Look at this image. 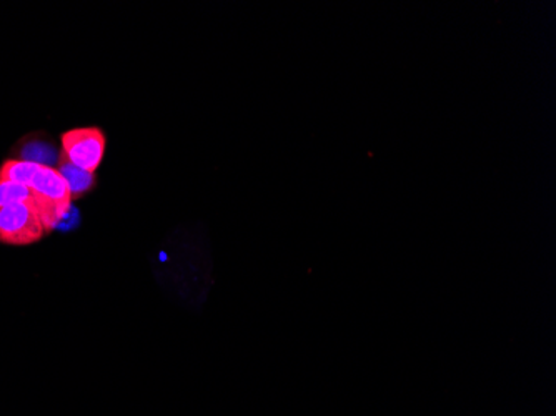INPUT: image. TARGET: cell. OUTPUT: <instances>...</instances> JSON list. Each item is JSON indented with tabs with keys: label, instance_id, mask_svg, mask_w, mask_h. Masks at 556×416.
<instances>
[{
	"label": "cell",
	"instance_id": "5b68a950",
	"mask_svg": "<svg viewBox=\"0 0 556 416\" xmlns=\"http://www.w3.org/2000/svg\"><path fill=\"white\" fill-rule=\"evenodd\" d=\"M39 168L40 164H36V162L9 159L0 165V181H12L18 186L29 187Z\"/></svg>",
	"mask_w": 556,
	"mask_h": 416
},
{
	"label": "cell",
	"instance_id": "6da1fadb",
	"mask_svg": "<svg viewBox=\"0 0 556 416\" xmlns=\"http://www.w3.org/2000/svg\"><path fill=\"white\" fill-rule=\"evenodd\" d=\"M29 189L33 192L34 206L50 234L59 227L62 218L71 211L72 193L67 181L58 167L40 165L39 172L30 181Z\"/></svg>",
	"mask_w": 556,
	"mask_h": 416
},
{
	"label": "cell",
	"instance_id": "3957f363",
	"mask_svg": "<svg viewBox=\"0 0 556 416\" xmlns=\"http://www.w3.org/2000/svg\"><path fill=\"white\" fill-rule=\"evenodd\" d=\"M108 137L100 127L71 128L62 134V157L75 167L96 174L104 161Z\"/></svg>",
	"mask_w": 556,
	"mask_h": 416
},
{
	"label": "cell",
	"instance_id": "7a4b0ae2",
	"mask_svg": "<svg viewBox=\"0 0 556 416\" xmlns=\"http://www.w3.org/2000/svg\"><path fill=\"white\" fill-rule=\"evenodd\" d=\"M49 234L36 206L14 203L0 209V243L12 247L33 245Z\"/></svg>",
	"mask_w": 556,
	"mask_h": 416
},
{
	"label": "cell",
	"instance_id": "8992f818",
	"mask_svg": "<svg viewBox=\"0 0 556 416\" xmlns=\"http://www.w3.org/2000/svg\"><path fill=\"white\" fill-rule=\"evenodd\" d=\"M14 203H30L34 205L33 192L29 187L18 186L12 181H0V209Z\"/></svg>",
	"mask_w": 556,
	"mask_h": 416
},
{
	"label": "cell",
	"instance_id": "277c9868",
	"mask_svg": "<svg viewBox=\"0 0 556 416\" xmlns=\"http://www.w3.org/2000/svg\"><path fill=\"white\" fill-rule=\"evenodd\" d=\"M58 171L61 172L62 177L67 181L68 189H71L72 200L80 199V197L89 193L96 186V174L83 171V168L75 167L71 162L65 161L64 157H59Z\"/></svg>",
	"mask_w": 556,
	"mask_h": 416
}]
</instances>
